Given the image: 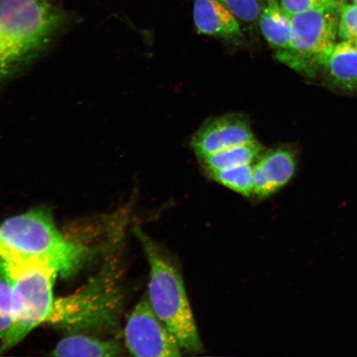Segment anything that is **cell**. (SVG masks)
Returning <instances> with one entry per match:
<instances>
[{
  "mask_svg": "<svg viewBox=\"0 0 357 357\" xmlns=\"http://www.w3.org/2000/svg\"><path fill=\"white\" fill-rule=\"evenodd\" d=\"M63 20L48 0H0V82L34 60Z\"/></svg>",
  "mask_w": 357,
  "mask_h": 357,
  "instance_id": "obj_1",
  "label": "cell"
},
{
  "mask_svg": "<svg viewBox=\"0 0 357 357\" xmlns=\"http://www.w3.org/2000/svg\"><path fill=\"white\" fill-rule=\"evenodd\" d=\"M89 253L87 248L65 238L46 209H33L0 223V261H42L69 275Z\"/></svg>",
  "mask_w": 357,
  "mask_h": 357,
  "instance_id": "obj_2",
  "label": "cell"
},
{
  "mask_svg": "<svg viewBox=\"0 0 357 357\" xmlns=\"http://www.w3.org/2000/svg\"><path fill=\"white\" fill-rule=\"evenodd\" d=\"M57 274L56 268L42 261H0V278L10 285L12 296V323L0 350L10 349L39 325L50 323Z\"/></svg>",
  "mask_w": 357,
  "mask_h": 357,
  "instance_id": "obj_3",
  "label": "cell"
},
{
  "mask_svg": "<svg viewBox=\"0 0 357 357\" xmlns=\"http://www.w3.org/2000/svg\"><path fill=\"white\" fill-rule=\"evenodd\" d=\"M134 231L150 267L147 298L151 307L175 336L183 351L200 354L204 351L203 343L180 272L139 227H135Z\"/></svg>",
  "mask_w": 357,
  "mask_h": 357,
  "instance_id": "obj_4",
  "label": "cell"
},
{
  "mask_svg": "<svg viewBox=\"0 0 357 357\" xmlns=\"http://www.w3.org/2000/svg\"><path fill=\"white\" fill-rule=\"evenodd\" d=\"M343 4L334 3L292 16L289 46L276 51V58L298 73L316 77L324 56L337 43Z\"/></svg>",
  "mask_w": 357,
  "mask_h": 357,
  "instance_id": "obj_5",
  "label": "cell"
},
{
  "mask_svg": "<svg viewBox=\"0 0 357 357\" xmlns=\"http://www.w3.org/2000/svg\"><path fill=\"white\" fill-rule=\"evenodd\" d=\"M131 355L139 357H177L182 348L150 305L142 298L129 315L124 331Z\"/></svg>",
  "mask_w": 357,
  "mask_h": 357,
  "instance_id": "obj_6",
  "label": "cell"
},
{
  "mask_svg": "<svg viewBox=\"0 0 357 357\" xmlns=\"http://www.w3.org/2000/svg\"><path fill=\"white\" fill-rule=\"evenodd\" d=\"M253 139L248 119L239 114H227L203 125L195 134L192 147L200 158Z\"/></svg>",
  "mask_w": 357,
  "mask_h": 357,
  "instance_id": "obj_7",
  "label": "cell"
},
{
  "mask_svg": "<svg viewBox=\"0 0 357 357\" xmlns=\"http://www.w3.org/2000/svg\"><path fill=\"white\" fill-rule=\"evenodd\" d=\"M296 171V158L287 147H279L263 155L253 166V195L266 199L282 189Z\"/></svg>",
  "mask_w": 357,
  "mask_h": 357,
  "instance_id": "obj_8",
  "label": "cell"
},
{
  "mask_svg": "<svg viewBox=\"0 0 357 357\" xmlns=\"http://www.w3.org/2000/svg\"><path fill=\"white\" fill-rule=\"evenodd\" d=\"M193 17L199 34L235 41L243 38L238 17L217 0H195Z\"/></svg>",
  "mask_w": 357,
  "mask_h": 357,
  "instance_id": "obj_9",
  "label": "cell"
},
{
  "mask_svg": "<svg viewBox=\"0 0 357 357\" xmlns=\"http://www.w3.org/2000/svg\"><path fill=\"white\" fill-rule=\"evenodd\" d=\"M319 74L332 86L357 92V43L342 41L335 44L324 56Z\"/></svg>",
  "mask_w": 357,
  "mask_h": 357,
  "instance_id": "obj_10",
  "label": "cell"
},
{
  "mask_svg": "<svg viewBox=\"0 0 357 357\" xmlns=\"http://www.w3.org/2000/svg\"><path fill=\"white\" fill-rule=\"evenodd\" d=\"M121 344L114 340H102L86 335L74 334L57 343L52 356L79 357H112L121 355Z\"/></svg>",
  "mask_w": 357,
  "mask_h": 357,
  "instance_id": "obj_11",
  "label": "cell"
},
{
  "mask_svg": "<svg viewBox=\"0 0 357 357\" xmlns=\"http://www.w3.org/2000/svg\"><path fill=\"white\" fill-rule=\"evenodd\" d=\"M259 17L261 33L270 46L276 51L287 48L291 35L292 16L276 0H269Z\"/></svg>",
  "mask_w": 357,
  "mask_h": 357,
  "instance_id": "obj_12",
  "label": "cell"
},
{
  "mask_svg": "<svg viewBox=\"0 0 357 357\" xmlns=\"http://www.w3.org/2000/svg\"><path fill=\"white\" fill-rule=\"evenodd\" d=\"M263 150L262 146L255 140L229 147L200 158L208 171L222 169L252 164Z\"/></svg>",
  "mask_w": 357,
  "mask_h": 357,
  "instance_id": "obj_13",
  "label": "cell"
},
{
  "mask_svg": "<svg viewBox=\"0 0 357 357\" xmlns=\"http://www.w3.org/2000/svg\"><path fill=\"white\" fill-rule=\"evenodd\" d=\"M214 181L244 197L253 195V166L252 164L222 169L208 171Z\"/></svg>",
  "mask_w": 357,
  "mask_h": 357,
  "instance_id": "obj_14",
  "label": "cell"
},
{
  "mask_svg": "<svg viewBox=\"0 0 357 357\" xmlns=\"http://www.w3.org/2000/svg\"><path fill=\"white\" fill-rule=\"evenodd\" d=\"M338 36L342 41L357 43V4H343L339 19Z\"/></svg>",
  "mask_w": 357,
  "mask_h": 357,
  "instance_id": "obj_15",
  "label": "cell"
},
{
  "mask_svg": "<svg viewBox=\"0 0 357 357\" xmlns=\"http://www.w3.org/2000/svg\"><path fill=\"white\" fill-rule=\"evenodd\" d=\"M229 10L238 19L254 22L260 16L261 8L257 0H217Z\"/></svg>",
  "mask_w": 357,
  "mask_h": 357,
  "instance_id": "obj_16",
  "label": "cell"
},
{
  "mask_svg": "<svg viewBox=\"0 0 357 357\" xmlns=\"http://www.w3.org/2000/svg\"><path fill=\"white\" fill-rule=\"evenodd\" d=\"M12 323L11 289L6 280L0 278V339L6 337Z\"/></svg>",
  "mask_w": 357,
  "mask_h": 357,
  "instance_id": "obj_17",
  "label": "cell"
},
{
  "mask_svg": "<svg viewBox=\"0 0 357 357\" xmlns=\"http://www.w3.org/2000/svg\"><path fill=\"white\" fill-rule=\"evenodd\" d=\"M334 3H342L337 0H280V4L283 10L290 16L328 6Z\"/></svg>",
  "mask_w": 357,
  "mask_h": 357,
  "instance_id": "obj_18",
  "label": "cell"
},
{
  "mask_svg": "<svg viewBox=\"0 0 357 357\" xmlns=\"http://www.w3.org/2000/svg\"><path fill=\"white\" fill-rule=\"evenodd\" d=\"M337 1L344 3L343 2V0H337Z\"/></svg>",
  "mask_w": 357,
  "mask_h": 357,
  "instance_id": "obj_19",
  "label": "cell"
},
{
  "mask_svg": "<svg viewBox=\"0 0 357 357\" xmlns=\"http://www.w3.org/2000/svg\"><path fill=\"white\" fill-rule=\"evenodd\" d=\"M355 4H357V0H354Z\"/></svg>",
  "mask_w": 357,
  "mask_h": 357,
  "instance_id": "obj_20",
  "label": "cell"
}]
</instances>
